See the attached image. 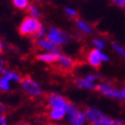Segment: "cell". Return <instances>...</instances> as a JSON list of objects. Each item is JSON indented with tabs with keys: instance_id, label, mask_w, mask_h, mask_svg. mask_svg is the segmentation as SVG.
Returning <instances> with one entry per match:
<instances>
[{
	"instance_id": "6da1fadb",
	"label": "cell",
	"mask_w": 125,
	"mask_h": 125,
	"mask_svg": "<svg viewBox=\"0 0 125 125\" xmlns=\"http://www.w3.org/2000/svg\"><path fill=\"white\" fill-rule=\"evenodd\" d=\"M19 33L22 36L39 39L45 35V29L38 19L29 15V17L25 18L19 26Z\"/></svg>"
},
{
	"instance_id": "7402d4cb",
	"label": "cell",
	"mask_w": 125,
	"mask_h": 125,
	"mask_svg": "<svg viewBox=\"0 0 125 125\" xmlns=\"http://www.w3.org/2000/svg\"><path fill=\"white\" fill-rule=\"evenodd\" d=\"M0 125H7L6 116L4 114H0Z\"/></svg>"
},
{
	"instance_id": "d6986e66",
	"label": "cell",
	"mask_w": 125,
	"mask_h": 125,
	"mask_svg": "<svg viewBox=\"0 0 125 125\" xmlns=\"http://www.w3.org/2000/svg\"><path fill=\"white\" fill-rule=\"evenodd\" d=\"M112 46H113V48L116 50L117 53H119V54L122 55V56L125 55V50H124V48L122 47L120 44H118L117 42H113V43H112Z\"/></svg>"
},
{
	"instance_id": "277c9868",
	"label": "cell",
	"mask_w": 125,
	"mask_h": 125,
	"mask_svg": "<svg viewBox=\"0 0 125 125\" xmlns=\"http://www.w3.org/2000/svg\"><path fill=\"white\" fill-rule=\"evenodd\" d=\"M77 61H75L74 59L70 58L68 55L65 54H60L59 59L54 64L51 65V67H53L56 72L61 73V74H72L74 72L75 68L77 67Z\"/></svg>"
},
{
	"instance_id": "5bb4252c",
	"label": "cell",
	"mask_w": 125,
	"mask_h": 125,
	"mask_svg": "<svg viewBox=\"0 0 125 125\" xmlns=\"http://www.w3.org/2000/svg\"><path fill=\"white\" fill-rule=\"evenodd\" d=\"M59 55L60 54L52 53V52H47V53H41V54L36 55V59H37L38 61H41V62H45V64L52 65L56 61H58Z\"/></svg>"
},
{
	"instance_id": "4fadbf2b",
	"label": "cell",
	"mask_w": 125,
	"mask_h": 125,
	"mask_svg": "<svg viewBox=\"0 0 125 125\" xmlns=\"http://www.w3.org/2000/svg\"><path fill=\"white\" fill-rule=\"evenodd\" d=\"M66 114H67V110L64 108H51L50 111L47 112L46 117L51 119V120L59 121L65 117Z\"/></svg>"
},
{
	"instance_id": "9a60e30c",
	"label": "cell",
	"mask_w": 125,
	"mask_h": 125,
	"mask_svg": "<svg viewBox=\"0 0 125 125\" xmlns=\"http://www.w3.org/2000/svg\"><path fill=\"white\" fill-rule=\"evenodd\" d=\"M76 25H77V28L79 29L80 33L81 34H85V35H89L92 32V28L89 24H87L86 22L82 20L77 19L76 20Z\"/></svg>"
},
{
	"instance_id": "ac0fdd59",
	"label": "cell",
	"mask_w": 125,
	"mask_h": 125,
	"mask_svg": "<svg viewBox=\"0 0 125 125\" xmlns=\"http://www.w3.org/2000/svg\"><path fill=\"white\" fill-rule=\"evenodd\" d=\"M66 13L69 15L70 18H73V19H75L77 20L78 19V12H77V10L74 9V8H71V7H66Z\"/></svg>"
},
{
	"instance_id": "52a82bcc",
	"label": "cell",
	"mask_w": 125,
	"mask_h": 125,
	"mask_svg": "<svg viewBox=\"0 0 125 125\" xmlns=\"http://www.w3.org/2000/svg\"><path fill=\"white\" fill-rule=\"evenodd\" d=\"M67 115H68V121H69L71 125H84L87 120L85 113L80 111L72 103L67 109Z\"/></svg>"
},
{
	"instance_id": "ba28073f",
	"label": "cell",
	"mask_w": 125,
	"mask_h": 125,
	"mask_svg": "<svg viewBox=\"0 0 125 125\" xmlns=\"http://www.w3.org/2000/svg\"><path fill=\"white\" fill-rule=\"evenodd\" d=\"M94 89L102 94L112 97V98H119L120 100V93H121V88L116 87V85L112 82H103V83H97Z\"/></svg>"
},
{
	"instance_id": "484cf974",
	"label": "cell",
	"mask_w": 125,
	"mask_h": 125,
	"mask_svg": "<svg viewBox=\"0 0 125 125\" xmlns=\"http://www.w3.org/2000/svg\"><path fill=\"white\" fill-rule=\"evenodd\" d=\"M38 1H40V0H38Z\"/></svg>"
},
{
	"instance_id": "30bf717a",
	"label": "cell",
	"mask_w": 125,
	"mask_h": 125,
	"mask_svg": "<svg viewBox=\"0 0 125 125\" xmlns=\"http://www.w3.org/2000/svg\"><path fill=\"white\" fill-rule=\"evenodd\" d=\"M45 101L47 103V106L49 108H64L67 110L68 107L71 105V103L68 101V98L64 97L62 95L59 94V93H54V92L46 94Z\"/></svg>"
},
{
	"instance_id": "603a6c76",
	"label": "cell",
	"mask_w": 125,
	"mask_h": 125,
	"mask_svg": "<svg viewBox=\"0 0 125 125\" xmlns=\"http://www.w3.org/2000/svg\"><path fill=\"white\" fill-rule=\"evenodd\" d=\"M3 52V45H2V42L0 40V67H4V62L1 58V53Z\"/></svg>"
},
{
	"instance_id": "d4e9b609",
	"label": "cell",
	"mask_w": 125,
	"mask_h": 125,
	"mask_svg": "<svg viewBox=\"0 0 125 125\" xmlns=\"http://www.w3.org/2000/svg\"><path fill=\"white\" fill-rule=\"evenodd\" d=\"M91 125H102V124H97V123H91Z\"/></svg>"
},
{
	"instance_id": "7a4b0ae2",
	"label": "cell",
	"mask_w": 125,
	"mask_h": 125,
	"mask_svg": "<svg viewBox=\"0 0 125 125\" xmlns=\"http://www.w3.org/2000/svg\"><path fill=\"white\" fill-rule=\"evenodd\" d=\"M85 116L88 122L91 123H97L102 125H124L122 120H115L110 117L106 116L103 114L100 110L95 108H87L85 110Z\"/></svg>"
},
{
	"instance_id": "cb8c5ba5",
	"label": "cell",
	"mask_w": 125,
	"mask_h": 125,
	"mask_svg": "<svg viewBox=\"0 0 125 125\" xmlns=\"http://www.w3.org/2000/svg\"><path fill=\"white\" fill-rule=\"evenodd\" d=\"M15 125H33V124L28 121H20L18 123H15Z\"/></svg>"
},
{
	"instance_id": "e0dca14e",
	"label": "cell",
	"mask_w": 125,
	"mask_h": 125,
	"mask_svg": "<svg viewBox=\"0 0 125 125\" xmlns=\"http://www.w3.org/2000/svg\"><path fill=\"white\" fill-rule=\"evenodd\" d=\"M11 2L19 9H26L30 4L28 0H11Z\"/></svg>"
},
{
	"instance_id": "8fae6325",
	"label": "cell",
	"mask_w": 125,
	"mask_h": 125,
	"mask_svg": "<svg viewBox=\"0 0 125 125\" xmlns=\"http://www.w3.org/2000/svg\"><path fill=\"white\" fill-rule=\"evenodd\" d=\"M97 80H100V77L94 74L87 75L84 78H78L74 81V83L80 88H85V89H94L97 83Z\"/></svg>"
},
{
	"instance_id": "9c48e42d",
	"label": "cell",
	"mask_w": 125,
	"mask_h": 125,
	"mask_svg": "<svg viewBox=\"0 0 125 125\" xmlns=\"http://www.w3.org/2000/svg\"><path fill=\"white\" fill-rule=\"evenodd\" d=\"M86 62L89 64L91 67L98 69L102 65V62L104 61H108L109 58L103 52L100 48H94V49H90L88 50L85 53V58Z\"/></svg>"
},
{
	"instance_id": "3957f363",
	"label": "cell",
	"mask_w": 125,
	"mask_h": 125,
	"mask_svg": "<svg viewBox=\"0 0 125 125\" xmlns=\"http://www.w3.org/2000/svg\"><path fill=\"white\" fill-rule=\"evenodd\" d=\"M21 86H22L23 91L27 94L28 96L36 98V97H41L43 95L42 88L39 85L37 81H35L31 76L25 75L22 79H21Z\"/></svg>"
},
{
	"instance_id": "44dd1931",
	"label": "cell",
	"mask_w": 125,
	"mask_h": 125,
	"mask_svg": "<svg viewBox=\"0 0 125 125\" xmlns=\"http://www.w3.org/2000/svg\"><path fill=\"white\" fill-rule=\"evenodd\" d=\"M112 2L117 4L118 6H120L122 8H125V0H111Z\"/></svg>"
},
{
	"instance_id": "ffe728a7",
	"label": "cell",
	"mask_w": 125,
	"mask_h": 125,
	"mask_svg": "<svg viewBox=\"0 0 125 125\" xmlns=\"http://www.w3.org/2000/svg\"><path fill=\"white\" fill-rule=\"evenodd\" d=\"M92 43H93V45H95V46H96V48L102 49V48L105 47V41L102 40V39L94 38V39L92 40Z\"/></svg>"
},
{
	"instance_id": "2e32d148",
	"label": "cell",
	"mask_w": 125,
	"mask_h": 125,
	"mask_svg": "<svg viewBox=\"0 0 125 125\" xmlns=\"http://www.w3.org/2000/svg\"><path fill=\"white\" fill-rule=\"evenodd\" d=\"M26 10H27V12L30 14V17H33V18H36V19H38L40 17L39 9L34 3H30L28 5V7L26 8Z\"/></svg>"
},
{
	"instance_id": "7c38bea8",
	"label": "cell",
	"mask_w": 125,
	"mask_h": 125,
	"mask_svg": "<svg viewBox=\"0 0 125 125\" xmlns=\"http://www.w3.org/2000/svg\"><path fill=\"white\" fill-rule=\"evenodd\" d=\"M34 44L36 45V47L40 50H46L48 52H52L56 54H61V50L58 45H55L54 43L50 42L48 39H43V38H39V39H34Z\"/></svg>"
},
{
	"instance_id": "5b68a950",
	"label": "cell",
	"mask_w": 125,
	"mask_h": 125,
	"mask_svg": "<svg viewBox=\"0 0 125 125\" xmlns=\"http://www.w3.org/2000/svg\"><path fill=\"white\" fill-rule=\"evenodd\" d=\"M22 78L18 73L5 69L4 67H0V90L6 92L9 90L10 81H21Z\"/></svg>"
},
{
	"instance_id": "8992f818",
	"label": "cell",
	"mask_w": 125,
	"mask_h": 125,
	"mask_svg": "<svg viewBox=\"0 0 125 125\" xmlns=\"http://www.w3.org/2000/svg\"><path fill=\"white\" fill-rule=\"evenodd\" d=\"M46 39H48L50 42L54 43L58 46L65 43H69L72 41V37L69 34L65 33L64 31L58 28H50L46 34Z\"/></svg>"
}]
</instances>
